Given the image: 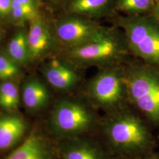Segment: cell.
<instances>
[{"instance_id": "cell-1", "label": "cell", "mask_w": 159, "mask_h": 159, "mask_svg": "<svg viewBox=\"0 0 159 159\" xmlns=\"http://www.w3.org/2000/svg\"><path fill=\"white\" fill-rule=\"evenodd\" d=\"M102 133L111 150L118 156L140 157L155 146V140L144 121L123 106L107 112Z\"/></svg>"}, {"instance_id": "cell-2", "label": "cell", "mask_w": 159, "mask_h": 159, "mask_svg": "<svg viewBox=\"0 0 159 159\" xmlns=\"http://www.w3.org/2000/svg\"><path fill=\"white\" fill-rule=\"evenodd\" d=\"M130 54L124 34L117 26H103L90 40L68 51L73 63L84 68L122 65Z\"/></svg>"}, {"instance_id": "cell-3", "label": "cell", "mask_w": 159, "mask_h": 159, "mask_svg": "<svg viewBox=\"0 0 159 159\" xmlns=\"http://www.w3.org/2000/svg\"><path fill=\"white\" fill-rule=\"evenodd\" d=\"M127 102L152 124L159 125V69L139 63L123 66Z\"/></svg>"}, {"instance_id": "cell-4", "label": "cell", "mask_w": 159, "mask_h": 159, "mask_svg": "<svg viewBox=\"0 0 159 159\" xmlns=\"http://www.w3.org/2000/svg\"><path fill=\"white\" fill-rule=\"evenodd\" d=\"M131 54L146 64L159 67V23L141 15H128L117 20Z\"/></svg>"}, {"instance_id": "cell-5", "label": "cell", "mask_w": 159, "mask_h": 159, "mask_svg": "<svg viewBox=\"0 0 159 159\" xmlns=\"http://www.w3.org/2000/svg\"><path fill=\"white\" fill-rule=\"evenodd\" d=\"M85 97L96 108L109 112L125 106L127 102L123 65L99 68L85 85Z\"/></svg>"}, {"instance_id": "cell-6", "label": "cell", "mask_w": 159, "mask_h": 159, "mask_svg": "<svg viewBox=\"0 0 159 159\" xmlns=\"http://www.w3.org/2000/svg\"><path fill=\"white\" fill-rule=\"evenodd\" d=\"M89 103L74 100L58 102L51 116V128L58 136L74 139L85 135L97 124L96 114Z\"/></svg>"}, {"instance_id": "cell-7", "label": "cell", "mask_w": 159, "mask_h": 159, "mask_svg": "<svg viewBox=\"0 0 159 159\" xmlns=\"http://www.w3.org/2000/svg\"><path fill=\"white\" fill-rule=\"evenodd\" d=\"M102 27L92 19L74 14L57 22L55 34L58 40L70 48L90 40Z\"/></svg>"}, {"instance_id": "cell-8", "label": "cell", "mask_w": 159, "mask_h": 159, "mask_svg": "<svg viewBox=\"0 0 159 159\" xmlns=\"http://www.w3.org/2000/svg\"><path fill=\"white\" fill-rule=\"evenodd\" d=\"M43 73L49 84L59 91L73 89L81 79L78 72L70 63L58 59L46 63Z\"/></svg>"}, {"instance_id": "cell-9", "label": "cell", "mask_w": 159, "mask_h": 159, "mask_svg": "<svg viewBox=\"0 0 159 159\" xmlns=\"http://www.w3.org/2000/svg\"><path fill=\"white\" fill-rule=\"evenodd\" d=\"M27 38L30 57L41 56L50 51L53 45L50 29L39 18L32 21Z\"/></svg>"}, {"instance_id": "cell-10", "label": "cell", "mask_w": 159, "mask_h": 159, "mask_svg": "<svg viewBox=\"0 0 159 159\" xmlns=\"http://www.w3.org/2000/svg\"><path fill=\"white\" fill-rule=\"evenodd\" d=\"M63 148L64 159H110L100 144L85 137H77Z\"/></svg>"}, {"instance_id": "cell-11", "label": "cell", "mask_w": 159, "mask_h": 159, "mask_svg": "<svg viewBox=\"0 0 159 159\" xmlns=\"http://www.w3.org/2000/svg\"><path fill=\"white\" fill-rule=\"evenodd\" d=\"M117 0H71L69 8L73 13L90 19L104 17L115 8Z\"/></svg>"}, {"instance_id": "cell-12", "label": "cell", "mask_w": 159, "mask_h": 159, "mask_svg": "<svg viewBox=\"0 0 159 159\" xmlns=\"http://www.w3.org/2000/svg\"><path fill=\"white\" fill-rule=\"evenodd\" d=\"M25 125L17 116L0 118V150H6L15 145L23 136Z\"/></svg>"}, {"instance_id": "cell-13", "label": "cell", "mask_w": 159, "mask_h": 159, "mask_svg": "<svg viewBox=\"0 0 159 159\" xmlns=\"http://www.w3.org/2000/svg\"><path fill=\"white\" fill-rule=\"evenodd\" d=\"M6 159H50V153L43 140L31 134Z\"/></svg>"}, {"instance_id": "cell-14", "label": "cell", "mask_w": 159, "mask_h": 159, "mask_svg": "<svg viewBox=\"0 0 159 159\" xmlns=\"http://www.w3.org/2000/svg\"><path fill=\"white\" fill-rule=\"evenodd\" d=\"M49 99V92L40 81L34 80L25 83L23 87V100L27 108L34 110L43 108Z\"/></svg>"}, {"instance_id": "cell-15", "label": "cell", "mask_w": 159, "mask_h": 159, "mask_svg": "<svg viewBox=\"0 0 159 159\" xmlns=\"http://www.w3.org/2000/svg\"><path fill=\"white\" fill-rule=\"evenodd\" d=\"M12 59L19 63L25 62L30 57L27 38L23 31H19L12 39L8 46Z\"/></svg>"}, {"instance_id": "cell-16", "label": "cell", "mask_w": 159, "mask_h": 159, "mask_svg": "<svg viewBox=\"0 0 159 159\" xmlns=\"http://www.w3.org/2000/svg\"><path fill=\"white\" fill-rule=\"evenodd\" d=\"M155 0H117L116 10L128 15H141L153 8Z\"/></svg>"}, {"instance_id": "cell-17", "label": "cell", "mask_w": 159, "mask_h": 159, "mask_svg": "<svg viewBox=\"0 0 159 159\" xmlns=\"http://www.w3.org/2000/svg\"><path fill=\"white\" fill-rule=\"evenodd\" d=\"M19 103V93L16 85L7 81L0 87V106L3 108L11 109Z\"/></svg>"}, {"instance_id": "cell-18", "label": "cell", "mask_w": 159, "mask_h": 159, "mask_svg": "<svg viewBox=\"0 0 159 159\" xmlns=\"http://www.w3.org/2000/svg\"><path fill=\"white\" fill-rule=\"evenodd\" d=\"M11 13L14 18L18 21H33L39 18L37 9L22 4L17 0H12V1Z\"/></svg>"}, {"instance_id": "cell-19", "label": "cell", "mask_w": 159, "mask_h": 159, "mask_svg": "<svg viewBox=\"0 0 159 159\" xmlns=\"http://www.w3.org/2000/svg\"><path fill=\"white\" fill-rule=\"evenodd\" d=\"M19 69L17 65L7 58L0 56V79L7 80L17 75Z\"/></svg>"}, {"instance_id": "cell-20", "label": "cell", "mask_w": 159, "mask_h": 159, "mask_svg": "<svg viewBox=\"0 0 159 159\" xmlns=\"http://www.w3.org/2000/svg\"><path fill=\"white\" fill-rule=\"evenodd\" d=\"M12 0H0V16L4 17L11 13Z\"/></svg>"}, {"instance_id": "cell-21", "label": "cell", "mask_w": 159, "mask_h": 159, "mask_svg": "<svg viewBox=\"0 0 159 159\" xmlns=\"http://www.w3.org/2000/svg\"><path fill=\"white\" fill-rule=\"evenodd\" d=\"M19 2L25 6H28L31 8L37 9L38 8L39 2L37 0H17Z\"/></svg>"}, {"instance_id": "cell-22", "label": "cell", "mask_w": 159, "mask_h": 159, "mask_svg": "<svg viewBox=\"0 0 159 159\" xmlns=\"http://www.w3.org/2000/svg\"><path fill=\"white\" fill-rule=\"evenodd\" d=\"M153 13L154 18L159 23V0H157L156 3H155L153 8Z\"/></svg>"}, {"instance_id": "cell-23", "label": "cell", "mask_w": 159, "mask_h": 159, "mask_svg": "<svg viewBox=\"0 0 159 159\" xmlns=\"http://www.w3.org/2000/svg\"><path fill=\"white\" fill-rule=\"evenodd\" d=\"M142 159H159V154L152 153V152L145 155L144 158Z\"/></svg>"}, {"instance_id": "cell-24", "label": "cell", "mask_w": 159, "mask_h": 159, "mask_svg": "<svg viewBox=\"0 0 159 159\" xmlns=\"http://www.w3.org/2000/svg\"><path fill=\"white\" fill-rule=\"evenodd\" d=\"M117 159H142L140 157H133V156H119Z\"/></svg>"}, {"instance_id": "cell-25", "label": "cell", "mask_w": 159, "mask_h": 159, "mask_svg": "<svg viewBox=\"0 0 159 159\" xmlns=\"http://www.w3.org/2000/svg\"><path fill=\"white\" fill-rule=\"evenodd\" d=\"M158 139H159V135H158Z\"/></svg>"}, {"instance_id": "cell-26", "label": "cell", "mask_w": 159, "mask_h": 159, "mask_svg": "<svg viewBox=\"0 0 159 159\" xmlns=\"http://www.w3.org/2000/svg\"><path fill=\"white\" fill-rule=\"evenodd\" d=\"M0 33H1V31H0Z\"/></svg>"}, {"instance_id": "cell-27", "label": "cell", "mask_w": 159, "mask_h": 159, "mask_svg": "<svg viewBox=\"0 0 159 159\" xmlns=\"http://www.w3.org/2000/svg\"></svg>"}]
</instances>
